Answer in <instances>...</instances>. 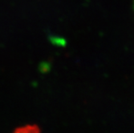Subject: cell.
Returning <instances> with one entry per match:
<instances>
[{
    "instance_id": "obj_1",
    "label": "cell",
    "mask_w": 134,
    "mask_h": 133,
    "mask_svg": "<svg viewBox=\"0 0 134 133\" xmlns=\"http://www.w3.org/2000/svg\"><path fill=\"white\" fill-rule=\"evenodd\" d=\"M14 133H41V131L35 125H26L17 128Z\"/></svg>"
}]
</instances>
